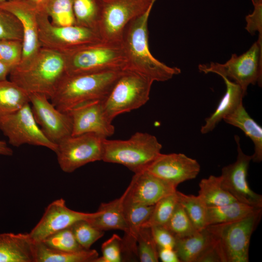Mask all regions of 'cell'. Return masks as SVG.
Instances as JSON below:
<instances>
[{"mask_svg":"<svg viewBox=\"0 0 262 262\" xmlns=\"http://www.w3.org/2000/svg\"><path fill=\"white\" fill-rule=\"evenodd\" d=\"M150 228L158 248H174L176 238L164 226H155Z\"/></svg>","mask_w":262,"mask_h":262,"instance_id":"41","label":"cell"},{"mask_svg":"<svg viewBox=\"0 0 262 262\" xmlns=\"http://www.w3.org/2000/svg\"><path fill=\"white\" fill-rule=\"evenodd\" d=\"M100 213V211L86 213L68 208L63 198L50 203L38 223L29 233L34 242L43 241L49 235L58 231L70 227L75 222L87 220Z\"/></svg>","mask_w":262,"mask_h":262,"instance_id":"15","label":"cell"},{"mask_svg":"<svg viewBox=\"0 0 262 262\" xmlns=\"http://www.w3.org/2000/svg\"><path fill=\"white\" fill-rule=\"evenodd\" d=\"M234 139L237 145L236 160L222 168L219 176L222 186L237 201L262 208V196L254 192L247 180L251 155H246L243 151L238 135H235Z\"/></svg>","mask_w":262,"mask_h":262,"instance_id":"13","label":"cell"},{"mask_svg":"<svg viewBox=\"0 0 262 262\" xmlns=\"http://www.w3.org/2000/svg\"><path fill=\"white\" fill-rule=\"evenodd\" d=\"M38 10H44V7L49 0H21Z\"/></svg>","mask_w":262,"mask_h":262,"instance_id":"44","label":"cell"},{"mask_svg":"<svg viewBox=\"0 0 262 262\" xmlns=\"http://www.w3.org/2000/svg\"><path fill=\"white\" fill-rule=\"evenodd\" d=\"M42 242L50 247L62 251L74 252L85 249L77 241L70 227L49 235Z\"/></svg>","mask_w":262,"mask_h":262,"instance_id":"37","label":"cell"},{"mask_svg":"<svg viewBox=\"0 0 262 262\" xmlns=\"http://www.w3.org/2000/svg\"><path fill=\"white\" fill-rule=\"evenodd\" d=\"M70 228L77 241L85 249H90L104 234V231L96 228L85 220L75 222Z\"/></svg>","mask_w":262,"mask_h":262,"instance_id":"36","label":"cell"},{"mask_svg":"<svg viewBox=\"0 0 262 262\" xmlns=\"http://www.w3.org/2000/svg\"><path fill=\"white\" fill-rule=\"evenodd\" d=\"M153 82L140 74L124 70L103 101L108 118L113 121L117 115L145 105L149 99Z\"/></svg>","mask_w":262,"mask_h":262,"instance_id":"7","label":"cell"},{"mask_svg":"<svg viewBox=\"0 0 262 262\" xmlns=\"http://www.w3.org/2000/svg\"><path fill=\"white\" fill-rule=\"evenodd\" d=\"M123 71L66 74L49 99L58 110L64 113L86 102L103 100Z\"/></svg>","mask_w":262,"mask_h":262,"instance_id":"3","label":"cell"},{"mask_svg":"<svg viewBox=\"0 0 262 262\" xmlns=\"http://www.w3.org/2000/svg\"><path fill=\"white\" fill-rule=\"evenodd\" d=\"M22 26L18 18L0 8V39L23 41Z\"/></svg>","mask_w":262,"mask_h":262,"instance_id":"38","label":"cell"},{"mask_svg":"<svg viewBox=\"0 0 262 262\" xmlns=\"http://www.w3.org/2000/svg\"><path fill=\"white\" fill-rule=\"evenodd\" d=\"M177 187L146 170L134 173L127 188L126 202L154 205L162 198L175 193Z\"/></svg>","mask_w":262,"mask_h":262,"instance_id":"18","label":"cell"},{"mask_svg":"<svg viewBox=\"0 0 262 262\" xmlns=\"http://www.w3.org/2000/svg\"><path fill=\"white\" fill-rule=\"evenodd\" d=\"M178 202L183 207L197 230L207 227V207L198 196L176 191Z\"/></svg>","mask_w":262,"mask_h":262,"instance_id":"31","label":"cell"},{"mask_svg":"<svg viewBox=\"0 0 262 262\" xmlns=\"http://www.w3.org/2000/svg\"><path fill=\"white\" fill-rule=\"evenodd\" d=\"M103 101L86 102L67 112L72 120L71 135L92 133L107 138L114 133L115 127L105 113Z\"/></svg>","mask_w":262,"mask_h":262,"instance_id":"16","label":"cell"},{"mask_svg":"<svg viewBox=\"0 0 262 262\" xmlns=\"http://www.w3.org/2000/svg\"><path fill=\"white\" fill-rule=\"evenodd\" d=\"M162 148L156 137L147 132H136L127 140L106 138L102 161L122 164L136 173L145 170Z\"/></svg>","mask_w":262,"mask_h":262,"instance_id":"5","label":"cell"},{"mask_svg":"<svg viewBox=\"0 0 262 262\" xmlns=\"http://www.w3.org/2000/svg\"><path fill=\"white\" fill-rule=\"evenodd\" d=\"M66 74L65 55L41 47L27 65L13 68L9 76L28 94H42L50 99Z\"/></svg>","mask_w":262,"mask_h":262,"instance_id":"2","label":"cell"},{"mask_svg":"<svg viewBox=\"0 0 262 262\" xmlns=\"http://www.w3.org/2000/svg\"><path fill=\"white\" fill-rule=\"evenodd\" d=\"M158 251L159 259L163 262H180L174 249L158 248Z\"/></svg>","mask_w":262,"mask_h":262,"instance_id":"43","label":"cell"},{"mask_svg":"<svg viewBox=\"0 0 262 262\" xmlns=\"http://www.w3.org/2000/svg\"><path fill=\"white\" fill-rule=\"evenodd\" d=\"M66 74L74 75L108 71H123L126 59L121 43L99 42L65 54Z\"/></svg>","mask_w":262,"mask_h":262,"instance_id":"4","label":"cell"},{"mask_svg":"<svg viewBox=\"0 0 262 262\" xmlns=\"http://www.w3.org/2000/svg\"><path fill=\"white\" fill-rule=\"evenodd\" d=\"M226 91L213 113L206 118L200 132L206 134L212 131L224 117L232 112L241 103L246 92L235 82L223 77Z\"/></svg>","mask_w":262,"mask_h":262,"instance_id":"22","label":"cell"},{"mask_svg":"<svg viewBox=\"0 0 262 262\" xmlns=\"http://www.w3.org/2000/svg\"><path fill=\"white\" fill-rule=\"evenodd\" d=\"M214 242L206 228L194 234L176 239L174 250L180 262H199Z\"/></svg>","mask_w":262,"mask_h":262,"instance_id":"25","label":"cell"},{"mask_svg":"<svg viewBox=\"0 0 262 262\" xmlns=\"http://www.w3.org/2000/svg\"><path fill=\"white\" fill-rule=\"evenodd\" d=\"M72 1L76 24L98 32V24L102 10V0Z\"/></svg>","mask_w":262,"mask_h":262,"instance_id":"30","label":"cell"},{"mask_svg":"<svg viewBox=\"0 0 262 262\" xmlns=\"http://www.w3.org/2000/svg\"><path fill=\"white\" fill-rule=\"evenodd\" d=\"M127 192L126 189L120 197L107 203H101L98 209L100 213L87 221L100 230H121L125 232L127 225L124 211V201Z\"/></svg>","mask_w":262,"mask_h":262,"instance_id":"23","label":"cell"},{"mask_svg":"<svg viewBox=\"0 0 262 262\" xmlns=\"http://www.w3.org/2000/svg\"><path fill=\"white\" fill-rule=\"evenodd\" d=\"M105 139L87 133L71 135L61 141L55 153L62 170L72 173L88 163L102 160Z\"/></svg>","mask_w":262,"mask_h":262,"instance_id":"12","label":"cell"},{"mask_svg":"<svg viewBox=\"0 0 262 262\" xmlns=\"http://www.w3.org/2000/svg\"><path fill=\"white\" fill-rule=\"evenodd\" d=\"M0 8L14 14L21 22L23 33V51L18 66H25L34 58L41 48L37 23V15L39 10L21 0H7L0 3Z\"/></svg>","mask_w":262,"mask_h":262,"instance_id":"19","label":"cell"},{"mask_svg":"<svg viewBox=\"0 0 262 262\" xmlns=\"http://www.w3.org/2000/svg\"><path fill=\"white\" fill-rule=\"evenodd\" d=\"M176 238L189 236L197 230L183 207L178 202L167 223L163 226Z\"/></svg>","mask_w":262,"mask_h":262,"instance_id":"33","label":"cell"},{"mask_svg":"<svg viewBox=\"0 0 262 262\" xmlns=\"http://www.w3.org/2000/svg\"><path fill=\"white\" fill-rule=\"evenodd\" d=\"M30 103L29 94L11 80L0 81V116L12 113Z\"/></svg>","mask_w":262,"mask_h":262,"instance_id":"29","label":"cell"},{"mask_svg":"<svg viewBox=\"0 0 262 262\" xmlns=\"http://www.w3.org/2000/svg\"><path fill=\"white\" fill-rule=\"evenodd\" d=\"M152 9L131 21L123 33L121 44L126 59L125 70L140 74L153 82H165L181 71L160 61L149 50L147 26Z\"/></svg>","mask_w":262,"mask_h":262,"instance_id":"1","label":"cell"},{"mask_svg":"<svg viewBox=\"0 0 262 262\" xmlns=\"http://www.w3.org/2000/svg\"><path fill=\"white\" fill-rule=\"evenodd\" d=\"M29 101L34 118L45 135L58 144L72 135V124L69 113L58 110L46 96L29 94Z\"/></svg>","mask_w":262,"mask_h":262,"instance_id":"14","label":"cell"},{"mask_svg":"<svg viewBox=\"0 0 262 262\" xmlns=\"http://www.w3.org/2000/svg\"><path fill=\"white\" fill-rule=\"evenodd\" d=\"M156 1L102 0V10L97 30L101 39L121 43L127 25L152 8Z\"/></svg>","mask_w":262,"mask_h":262,"instance_id":"10","label":"cell"},{"mask_svg":"<svg viewBox=\"0 0 262 262\" xmlns=\"http://www.w3.org/2000/svg\"><path fill=\"white\" fill-rule=\"evenodd\" d=\"M198 196L207 207L225 205L237 201L222 186L219 176L211 175L199 183Z\"/></svg>","mask_w":262,"mask_h":262,"instance_id":"28","label":"cell"},{"mask_svg":"<svg viewBox=\"0 0 262 262\" xmlns=\"http://www.w3.org/2000/svg\"><path fill=\"white\" fill-rule=\"evenodd\" d=\"M22 51V41L0 39V61L12 69L20 63Z\"/></svg>","mask_w":262,"mask_h":262,"instance_id":"39","label":"cell"},{"mask_svg":"<svg viewBox=\"0 0 262 262\" xmlns=\"http://www.w3.org/2000/svg\"><path fill=\"white\" fill-rule=\"evenodd\" d=\"M13 151L7 143L2 140H0V155L4 156H12Z\"/></svg>","mask_w":262,"mask_h":262,"instance_id":"46","label":"cell"},{"mask_svg":"<svg viewBox=\"0 0 262 262\" xmlns=\"http://www.w3.org/2000/svg\"><path fill=\"white\" fill-rule=\"evenodd\" d=\"M262 210L231 222L208 226L221 262H248L250 240L260 221Z\"/></svg>","mask_w":262,"mask_h":262,"instance_id":"6","label":"cell"},{"mask_svg":"<svg viewBox=\"0 0 262 262\" xmlns=\"http://www.w3.org/2000/svg\"><path fill=\"white\" fill-rule=\"evenodd\" d=\"M34 249L29 233H0V262H34Z\"/></svg>","mask_w":262,"mask_h":262,"instance_id":"21","label":"cell"},{"mask_svg":"<svg viewBox=\"0 0 262 262\" xmlns=\"http://www.w3.org/2000/svg\"><path fill=\"white\" fill-rule=\"evenodd\" d=\"M176 191L162 198L154 205L150 215L142 227L164 226L167 223L178 203Z\"/></svg>","mask_w":262,"mask_h":262,"instance_id":"34","label":"cell"},{"mask_svg":"<svg viewBox=\"0 0 262 262\" xmlns=\"http://www.w3.org/2000/svg\"><path fill=\"white\" fill-rule=\"evenodd\" d=\"M122 238L117 234H113L101 246V257H98L94 262H120L121 255Z\"/></svg>","mask_w":262,"mask_h":262,"instance_id":"40","label":"cell"},{"mask_svg":"<svg viewBox=\"0 0 262 262\" xmlns=\"http://www.w3.org/2000/svg\"><path fill=\"white\" fill-rule=\"evenodd\" d=\"M253 6L257 3L262 2V0H251Z\"/></svg>","mask_w":262,"mask_h":262,"instance_id":"47","label":"cell"},{"mask_svg":"<svg viewBox=\"0 0 262 262\" xmlns=\"http://www.w3.org/2000/svg\"><path fill=\"white\" fill-rule=\"evenodd\" d=\"M12 68L0 61V81L7 80Z\"/></svg>","mask_w":262,"mask_h":262,"instance_id":"45","label":"cell"},{"mask_svg":"<svg viewBox=\"0 0 262 262\" xmlns=\"http://www.w3.org/2000/svg\"><path fill=\"white\" fill-rule=\"evenodd\" d=\"M0 130L13 146L24 144L46 147L56 151L57 145L51 141L37 123L28 103L19 110L0 116Z\"/></svg>","mask_w":262,"mask_h":262,"instance_id":"11","label":"cell"},{"mask_svg":"<svg viewBox=\"0 0 262 262\" xmlns=\"http://www.w3.org/2000/svg\"><path fill=\"white\" fill-rule=\"evenodd\" d=\"M7 0H0V3H2V2H4L5 1H6Z\"/></svg>","mask_w":262,"mask_h":262,"instance_id":"48","label":"cell"},{"mask_svg":"<svg viewBox=\"0 0 262 262\" xmlns=\"http://www.w3.org/2000/svg\"><path fill=\"white\" fill-rule=\"evenodd\" d=\"M34 262H94L98 257L95 249L68 252L53 248L43 242H34Z\"/></svg>","mask_w":262,"mask_h":262,"instance_id":"26","label":"cell"},{"mask_svg":"<svg viewBox=\"0 0 262 262\" xmlns=\"http://www.w3.org/2000/svg\"><path fill=\"white\" fill-rule=\"evenodd\" d=\"M262 209L238 201L221 206L207 207V227L237 221Z\"/></svg>","mask_w":262,"mask_h":262,"instance_id":"27","label":"cell"},{"mask_svg":"<svg viewBox=\"0 0 262 262\" xmlns=\"http://www.w3.org/2000/svg\"><path fill=\"white\" fill-rule=\"evenodd\" d=\"M145 170L177 187L195 179L200 166L196 160L183 153H161Z\"/></svg>","mask_w":262,"mask_h":262,"instance_id":"17","label":"cell"},{"mask_svg":"<svg viewBox=\"0 0 262 262\" xmlns=\"http://www.w3.org/2000/svg\"><path fill=\"white\" fill-rule=\"evenodd\" d=\"M38 38L42 48L66 54L79 48L102 40L97 31L74 24H52L43 10L37 15Z\"/></svg>","mask_w":262,"mask_h":262,"instance_id":"9","label":"cell"},{"mask_svg":"<svg viewBox=\"0 0 262 262\" xmlns=\"http://www.w3.org/2000/svg\"><path fill=\"white\" fill-rule=\"evenodd\" d=\"M138 258L141 262H158V247L152 237L150 228L142 227L137 242Z\"/></svg>","mask_w":262,"mask_h":262,"instance_id":"35","label":"cell"},{"mask_svg":"<svg viewBox=\"0 0 262 262\" xmlns=\"http://www.w3.org/2000/svg\"><path fill=\"white\" fill-rule=\"evenodd\" d=\"M154 205L145 206L124 201V211L127 225L121 242L122 260L131 261L138 258L137 242L143 224L150 215Z\"/></svg>","mask_w":262,"mask_h":262,"instance_id":"20","label":"cell"},{"mask_svg":"<svg viewBox=\"0 0 262 262\" xmlns=\"http://www.w3.org/2000/svg\"><path fill=\"white\" fill-rule=\"evenodd\" d=\"M199 70L205 74L213 73L221 77L232 80L246 92L250 84L262 85V40L258 39L243 54H232L224 64L211 62L200 64Z\"/></svg>","mask_w":262,"mask_h":262,"instance_id":"8","label":"cell"},{"mask_svg":"<svg viewBox=\"0 0 262 262\" xmlns=\"http://www.w3.org/2000/svg\"><path fill=\"white\" fill-rule=\"evenodd\" d=\"M246 30L251 34L259 33V38L262 39V2L254 5L253 12L246 16Z\"/></svg>","mask_w":262,"mask_h":262,"instance_id":"42","label":"cell"},{"mask_svg":"<svg viewBox=\"0 0 262 262\" xmlns=\"http://www.w3.org/2000/svg\"><path fill=\"white\" fill-rule=\"evenodd\" d=\"M43 11L54 25L76 24L72 0H49Z\"/></svg>","mask_w":262,"mask_h":262,"instance_id":"32","label":"cell"},{"mask_svg":"<svg viewBox=\"0 0 262 262\" xmlns=\"http://www.w3.org/2000/svg\"><path fill=\"white\" fill-rule=\"evenodd\" d=\"M223 120L241 129L251 139L254 145L251 161L260 163L262 160V128L249 115L243 102Z\"/></svg>","mask_w":262,"mask_h":262,"instance_id":"24","label":"cell"}]
</instances>
